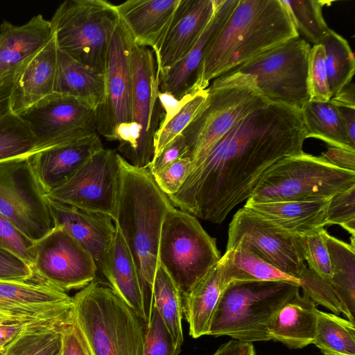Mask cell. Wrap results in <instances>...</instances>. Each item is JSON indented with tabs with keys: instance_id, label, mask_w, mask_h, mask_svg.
Returning <instances> with one entry per match:
<instances>
[{
	"instance_id": "cell-1",
	"label": "cell",
	"mask_w": 355,
	"mask_h": 355,
	"mask_svg": "<svg viewBox=\"0 0 355 355\" xmlns=\"http://www.w3.org/2000/svg\"><path fill=\"white\" fill-rule=\"evenodd\" d=\"M306 139L301 110L270 102L223 136L180 189L168 197L175 207L220 224L252 195L275 165L304 153Z\"/></svg>"
},
{
	"instance_id": "cell-2",
	"label": "cell",
	"mask_w": 355,
	"mask_h": 355,
	"mask_svg": "<svg viewBox=\"0 0 355 355\" xmlns=\"http://www.w3.org/2000/svg\"><path fill=\"white\" fill-rule=\"evenodd\" d=\"M118 160L121 178L114 221L137 268L148 327L153 309L154 279L160 266L162 228L167 213L174 206L148 167L134 166L119 154Z\"/></svg>"
},
{
	"instance_id": "cell-3",
	"label": "cell",
	"mask_w": 355,
	"mask_h": 355,
	"mask_svg": "<svg viewBox=\"0 0 355 355\" xmlns=\"http://www.w3.org/2000/svg\"><path fill=\"white\" fill-rule=\"evenodd\" d=\"M280 0H239L202 62L197 91L262 53L299 37Z\"/></svg>"
},
{
	"instance_id": "cell-4",
	"label": "cell",
	"mask_w": 355,
	"mask_h": 355,
	"mask_svg": "<svg viewBox=\"0 0 355 355\" xmlns=\"http://www.w3.org/2000/svg\"><path fill=\"white\" fill-rule=\"evenodd\" d=\"M73 299V319L93 355H142L143 322L108 286L94 281Z\"/></svg>"
},
{
	"instance_id": "cell-5",
	"label": "cell",
	"mask_w": 355,
	"mask_h": 355,
	"mask_svg": "<svg viewBox=\"0 0 355 355\" xmlns=\"http://www.w3.org/2000/svg\"><path fill=\"white\" fill-rule=\"evenodd\" d=\"M206 89L205 101L182 132L187 147L184 157L191 161V172L240 121L270 103L253 76L238 71L213 80Z\"/></svg>"
},
{
	"instance_id": "cell-6",
	"label": "cell",
	"mask_w": 355,
	"mask_h": 355,
	"mask_svg": "<svg viewBox=\"0 0 355 355\" xmlns=\"http://www.w3.org/2000/svg\"><path fill=\"white\" fill-rule=\"evenodd\" d=\"M300 293L297 284L282 281L232 284L222 292L208 335L252 343L271 340L270 327L280 307Z\"/></svg>"
},
{
	"instance_id": "cell-7",
	"label": "cell",
	"mask_w": 355,
	"mask_h": 355,
	"mask_svg": "<svg viewBox=\"0 0 355 355\" xmlns=\"http://www.w3.org/2000/svg\"><path fill=\"white\" fill-rule=\"evenodd\" d=\"M119 21L115 5L103 0H67L50 22L59 50L105 74L110 43Z\"/></svg>"
},
{
	"instance_id": "cell-8",
	"label": "cell",
	"mask_w": 355,
	"mask_h": 355,
	"mask_svg": "<svg viewBox=\"0 0 355 355\" xmlns=\"http://www.w3.org/2000/svg\"><path fill=\"white\" fill-rule=\"evenodd\" d=\"M353 185L355 171L304 152L275 165L246 202L327 200Z\"/></svg>"
},
{
	"instance_id": "cell-9",
	"label": "cell",
	"mask_w": 355,
	"mask_h": 355,
	"mask_svg": "<svg viewBox=\"0 0 355 355\" xmlns=\"http://www.w3.org/2000/svg\"><path fill=\"white\" fill-rule=\"evenodd\" d=\"M220 257L216 239L196 217L175 207L168 211L162 228L159 260L182 300Z\"/></svg>"
},
{
	"instance_id": "cell-10",
	"label": "cell",
	"mask_w": 355,
	"mask_h": 355,
	"mask_svg": "<svg viewBox=\"0 0 355 355\" xmlns=\"http://www.w3.org/2000/svg\"><path fill=\"white\" fill-rule=\"evenodd\" d=\"M131 122L125 142L118 146L130 164L146 168L155 154V137L163 118L158 99L159 76L151 49L132 43Z\"/></svg>"
},
{
	"instance_id": "cell-11",
	"label": "cell",
	"mask_w": 355,
	"mask_h": 355,
	"mask_svg": "<svg viewBox=\"0 0 355 355\" xmlns=\"http://www.w3.org/2000/svg\"><path fill=\"white\" fill-rule=\"evenodd\" d=\"M311 49L310 43L299 36L232 71L253 76L257 87L270 102L301 110L310 101L308 66Z\"/></svg>"
},
{
	"instance_id": "cell-12",
	"label": "cell",
	"mask_w": 355,
	"mask_h": 355,
	"mask_svg": "<svg viewBox=\"0 0 355 355\" xmlns=\"http://www.w3.org/2000/svg\"><path fill=\"white\" fill-rule=\"evenodd\" d=\"M0 215L35 243L55 227L28 157L0 163Z\"/></svg>"
},
{
	"instance_id": "cell-13",
	"label": "cell",
	"mask_w": 355,
	"mask_h": 355,
	"mask_svg": "<svg viewBox=\"0 0 355 355\" xmlns=\"http://www.w3.org/2000/svg\"><path fill=\"white\" fill-rule=\"evenodd\" d=\"M18 115L35 137V153L98 134L96 110L69 96L53 93Z\"/></svg>"
},
{
	"instance_id": "cell-14",
	"label": "cell",
	"mask_w": 355,
	"mask_h": 355,
	"mask_svg": "<svg viewBox=\"0 0 355 355\" xmlns=\"http://www.w3.org/2000/svg\"><path fill=\"white\" fill-rule=\"evenodd\" d=\"M120 178L118 153L103 148L46 197L84 211L107 215L114 220Z\"/></svg>"
},
{
	"instance_id": "cell-15",
	"label": "cell",
	"mask_w": 355,
	"mask_h": 355,
	"mask_svg": "<svg viewBox=\"0 0 355 355\" xmlns=\"http://www.w3.org/2000/svg\"><path fill=\"white\" fill-rule=\"evenodd\" d=\"M237 245L297 279L306 267L297 235L243 207L236 212L230 223L226 250Z\"/></svg>"
},
{
	"instance_id": "cell-16",
	"label": "cell",
	"mask_w": 355,
	"mask_h": 355,
	"mask_svg": "<svg viewBox=\"0 0 355 355\" xmlns=\"http://www.w3.org/2000/svg\"><path fill=\"white\" fill-rule=\"evenodd\" d=\"M34 253V273L57 289L67 293L97 280L90 254L59 225L35 243Z\"/></svg>"
},
{
	"instance_id": "cell-17",
	"label": "cell",
	"mask_w": 355,
	"mask_h": 355,
	"mask_svg": "<svg viewBox=\"0 0 355 355\" xmlns=\"http://www.w3.org/2000/svg\"><path fill=\"white\" fill-rule=\"evenodd\" d=\"M0 318L10 322L67 323L73 320V299L35 273L26 281L0 280Z\"/></svg>"
},
{
	"instance_id": "cell-18",
	"label": "cell",
	"mask_w": 355,
	"mask_h": 355,
	"mask_svg": "<svg viewBox=\"0 0 355 355\" xmlns=\"http://www.w3.org/2000/svg\"><path fill=\"white\" fill-rule=\"evenodd\" d=\"M133 40L119 21L113 33L105 69V98L96 110L98 134L112 141L115 130L131 122Z\"/></svg>"
},
{
	"instance_id": "cell-19",
	"label": "cell",
	"mask_w": 355,
	"mask_h": 355,
	"mask_svg": "<svg viewBox=\"0 0 355 355\" xmlns=\"http://www.w3.org/2000/svg\"><path fill=\"white\" fill-rule=\"evenodd\" d=\"M217 0H180L155 46L154 53L159 73L184 58L210 21Z\"/></svg>"
},
{
	"instance_id": "cell-20",
	"label": "cell",
	"mask_w": 355,
	"mask_h": 355,
	"mask_svg": "<svg viewBox=\"0 0 355 355\" xmlns=\"http://www.w3.org/2000/svg\"><path fill=\"white\" fill-rule=\"evenodd\" d=\"M49 204L55 225L62 226L83 246L95 263L97 277L107 282L110 252L116 234L114 220L51 199Z\"/></svg>"
},
{
	"instance_id": "cell-21",
	"label": "cell",
	"mask_w": 355,
	"mask_h": 355,
	"mask_svg": "<svg viewBox=\"0 0 355 355\" xmlns=\"http://www.w3.org/2000/svg\"><path fill=\"white\" fill-rule=\"evenodd\" d=\"M239 0H217L214 13L186 56L159 74V90L178 99L197 91L200 68L207 51L227 21Z\"/></svg>"
},
{
	"instance_id": "cell-22",
	"label": "cell",
	"mask_w": 355,
	"mask_h": 355,
	"mask_svg": "<svg viewBox=\"0 0 355 355\" xmlns=\"http://www.w3.org/2000/svg\"><path fill=\"white\" fill-rule=\"evenodd\" d=\"M103 148L99 135L37 152L28 158L46 196L67 182L95 153Z\"/></svg>"
},
{
	"instance_id": "cell-23",
	"label": "cell",
	"mask_w": 355,
	"mask_h": 355,
	"mask_svg": "<svg viewBox=\"0 0 355 355\" xmlns=\"http://www.w3.org/2000/svg\"><path fill=\"white\" fill-rule=\"evenodd\" d=\"M58 47L53 37L23 63L15 79L10 111L19 114L53 93Z\"/></svg>"
},
{
	"instance_id": "cell-24",
	"label": "cell",
	"mask_w": 355,
	"mask_h": 355,
	"mask_svg": "<svg viewBox=\"0 0 355 355\" xmlns=\"http://www.w3.org/2000/svg\"><path fill=\"white\" fill-rule=\"evenodd\" d=\"M180 0H128L115 6L119 20L133 42L155 46Z\"/></svg>"
},
{
	"instance_id": "cell-25",
	"label": "cell",
	"mask_w": 355,
	"mask_h": 355,
	"mask_svg": "<svg viewBox=\"0 0 355 355\" xmlns=\"http://www.w3.org/2000/svg\"><path fill=\"white\" fill-rule=\"evenodd\" d=\"M328 200L246 202L243 208L265 218L290 234L303 235L326 225Z\"/></svg>"
},
{
	"instance_id": "cell-26",
	"label": "cell",
	"mask_w": 355,
	"mask_h": 355,
	"mask_svg": "<svg viewBox=\"0 0 355 355\" xmlns=\"http://www.w3.org/2000/svg\"><path fill=\"white\" fill-rule=\"evenodd\" d=\"M53 36L50 21L42 15L21 26L3 21L0 25V76L35 54Z\"/></svg>"
},
{
	"instance_id": "cell-27",
	"label": "cell",
	"mask_w": 355,
	"mask_h": 355,
	"mask_svg": "<svg viewBox=\"0 0 355 355\" xmlns=\"http://www.w3.org/2000/svg\"><path fill=\"white\" fill-rule=\"evenodd\" d=\"M316 304L297 293L275 313L270 327L271 340L291 349L313 344L316 330Z\"/></svg>"
},
{
	"instance_id": "cell-28",
	"label": "cell",
	"mask_w": 355,
	"mask_h": 355,
	"mask_svg": "<svg viewBox=\"0 0 355 355\" xmlns=\"http://www.w3.org/2000/svg\"><path fill=\"white\" fill-rule=\"evenodd\" d=\"M53 93L74 97L96 110L105 98V77L58 49Z\"/></svg>"
},
{
	"instance_id": "cell-29",
	"label": "cell",
	"mask_w": 355,
	"mask_h": 355,
	"mask_svg": "<svg viewBox=\"0 0 355 355\" xmlns=\"http://www.w3.org/2000/svg\"><path fill=\"white\" fill-rule=\"evenodd\" d=\"M108 265L107 286L135 312L146 329L147 322L137 268L128 245L116 226Z\"/></svg>"
},
{
	"instance_id": "cell-30",
	"label": "cell",
	"mask_w": 355,
	"mask_h": 355,
	"mask_svg": "<svg viewBox=\"0 0 355 355\" xmlns=\"http://www.w3.org/2000/svg\"><path fill=\"white\" fill-rule=\"evenodd\" d=\"M218 263L223 291L232 284L247 282L282 281L300 286L298 279L284 273L239 245L226 250Z\"/></svg>"
},
{
	"instance_id": "cell-31",
	"label": "cell",
	"mask_w": 355,
	"mask_h": 355,
	"mask_svg": "<svg viewBox=\"0 0 355 355\" xmlns=\"http://www.w3.org/2000/svg\"><path fill=\"white\" fill-rule=\"evenodd\" d=\"M222 292L218 262L183 300V311L193 338L208 335Z\"/></svg>"
},
{
	"instance_id": "cell-32",
	"label": "cell",
	"mask_w": 355,
	"mask_h": 355,
	"mask_svg": "<svg viewBox=\"0 0 355 355\" xmlns=\"http://www.w3.org/2000/svg\"><path fill=\"white\" fill-rule=\"evenodd\" d=\"M325 240L331 261L332 277L329 281L347 319L354 323L355 246L331 236L324 229Z\"/></svg>"
},
{
	"instance_id": "cell-33",
	"label": "cell",
	"mask_w": 355,
	"mask_h": 355,
	"mask_svg": "<svg viewBox=\"0 0 355 355\" xmlns=\"http://www.w3.org/2000/svg\"><path fill=\"white\" fill-rule=\"evenodd\" d=\"M301 112L306 139L314 137L333 147L355 151L348 140L337 107L329 101L310 100Z\"/></svg>"
},
{
	"instance_id": "cell-34",
	"label": "cell",
	"mask_w": 355,
	"mask_h": 355,
	"mask_svg": "<svg viewBox=\"0 0 355 355\" xmlns=\"http://www.w3.org/2000/svg\"><path fill=\"white\" fill-rule=\"evenodd\" d=\"M69 322L28 324L4 347L2 355H60L62 328Z\"/></svg>"
},
{
	"instance_id": "cell-35",
	"label": "cell",
	"mask_w": 355,
	"mask_h": 355,
	"mask_svg": "<svg viewBox=\"0 0 355 355\" xmlns=\"http://www.w3.org/2000/svg\"><path fill=\"white\" fill-rule=\"evenodd\" d=\"M313 344L324 355H355L354 323L318 309Z\"/></svg>"
},
{
	"instance_id": "cell-36",
	"label": "cell",
	"mask_w": 355,
	"mask_h": 355,
	"mask_svg": "<svg viewBox=\"0 0 355 355\" xmlns=\"http://www.w3.org/2000/svg\"><path fill=\"white\" fill-rule=\"evenodd\" d=\"M153 297V306L156 308L173 342L181 347L183 343L182 298L174 282L161 266L154 279Z\"/></svg>"
},
{
	"instance_id": "cell-37",
	"label": "cell",
	"mask_w": 355,
	"mask_h": 355,
	"mask_svg": "<svg viewBox=\"0 0 355 355\" xmlns=\"http://www.w3.org/2000/svg\"><path fill=\"white\" fill-rule=\"evenodd\" d=\"M320 44L324 49L327 80L332 98L352 82L355 71L354 57L347 41L331 29Z\"/></svg>"
},
{
	"instance_id": "cell-38",
	"label": "cell",
	"mask_w": 355,
	"mask_h": 355,
	"mask_svg": "<svg viewBox=\"0 0 355 355\" xmlns=\"http://www.w3.org/2000/svg\"><path fill=\"white\" fill-rule=\"evenodd\" d=\"M35 137L19 115L9 112L0 118V163L35 153Z\"/></svg>"
},
{
	"instance_id": "cell-39",
	"label": "cell",
	"mask_w": 355,
	"mask_h": 355,
	"mask_svg": "<svg viewBox=\"0 0 355 355\" xmlns=\"http://www.w3.org/2000/svg\"><path fill=\"white\" fill-rule=\"evenodd\" d=\"M299 35L313 45L320 44L329 31L323 15L322 8L328 2L316 0H280Z\"/></svg>"
},
{
	"instance_id": "cell-40",
	"label": "cell",
	"mask_w": 355,
	"mask_h": 355,
	"mask_svg": "<svg viewBox=\"0 0 355 355\" xmlns=\"http://www.w3.org/2000/svg\"><path fill=\"white\" fill-rule=\"evenodd\" d=\"M297 235V241L307 268L320 277L330 281L332 270L329 251L322 236V230Z\"/></svg>"
},
{
	"instance_id": "cell-41",
	"label": "cell",
	"mask_w": 355,
	"mask_h": 355,
	"mask_svg": "<svg viewBox=\"0 0 355 355\" xmlns=\"http://www.w3.org/2000/svg\"><path fill=\"white\" fill-rule=\"evenodd\" d=\"M207 96V89L200 90L183 108L163 128L157 130L155 137V154L157 156L189 125Z\"/></svg>"
},
{
	"instance_id": "cell-42",
	"label": "cell",
	"mask_w": 355,
	"mask_h": 355,
	"mask_svg": "<svg viewBox=\"0 0 355 355\" xmlns=\"http://www.w3.org/2000/svg\"><path fill=\"white\" fill-rule=\"evenodd\" d=\"M298 279L304 296L315 304H320L329 309L334 314H343L341 304L329 281L318 276L307 266L300 275Z\"/></svg>"
},
{
	"instance_id": "cell-43",
	"label": "cell",
	"mask_w": 355,
	"mask_h": 355,
	"mask_svg": "<svg viewBox=\"0 0 355 355\" xmlns=\"http://www.w3.org/2000/svg\"><path fill=\"white\" fill-rule=\"evenodd\" d=\"M326 225H338L351 234L355 246V185L331 197L327 202Z\"/></svg>"
},
{
	"instance_id": "cell-44",
	"label": "cell",
	"mask_w": 355,
	"mask_h": 355,
	"mask_svg": "<svg viewBox=\"0 0 355 355\" xmlns=\"http://www.w3.org/2000/svg\"><path fill=\"white\" fill-rule=\"evenodd\" d=\"M308 86L310 100L326 102L331 99L324 49L322 44L311 46L308 66Z\"/></svg>"
},
{
	"instance_id": "cell-45",
	"label": "cell",
	"mask_w": 355,
	"mask_h": 355,
	"mask_svg": "<svg viewBox=\"0 0 355 355\" xmlns=\"http://www.w3.org/2000/svg\"><path fill=\"white\" fill-rule=\"evenodd\" d=\"M153 306L151 319L146 329L142 355H178L180 352Z\"/></svg>"
},
{
	"instance_id": "cell-46",
	"label": "cell",
	"mask_w": 355,
	"mask_h": 355,
	"mask_svg": "<svg viewBox=\"0 0 355 355\" xmlns=\"http://www.w3.org/2000/svg\"><path fill=\"white\" fill-rule=\"evenodd\" d=\"M34 245L35 242L0 215V250L17 257L33 268L35 259Z\"/></svg>"
},
{
	"instance_id": "cell-47",
	"label": "cell",
	"mask_w": 355,
	"mask_h": 355,
	"mask_svg": "<svg viewBox=\"0 0 355 355\" xmlns=\"http://www.w3.org/2000/svg\"><path fill=\"white\" fill-rule=\"evenodd\" d=\"M191 161L182 157L164 167L153 178L160 189L167 196L177 193L191 172Z\"/></svg>"
},
{
	"instance_id": "cell-48",
	"label": "cell",
	"mask_w": 355,
	"mask_h": 355,
	"mask_svg": "<svg viewBox=\"0 0 355 355\" xmlns=\"http://www.w3.org/2000/svg\"><path fill=\"white\" fill-rule=\"evenodd\" d=\"M33 276L31 266L17 257L0 250V280L26 281Z\"/></svg>"
},
{
	"instance_id": "cell-49",
	"label": "cell",
	"mask_w": 355,
	"mask_h": 355,
	"mask_svg": "<svg viewBox=\"0 0 355 355\" xmlns=\"http://www.w3.org/2000/svg\"><path fill=\"white\" fill-rule=\"evenodd\" d=\"M60 355H93L74 319L62 328Z\"/></svg>"
},
{
	"instance_id": "cell-50",
	"label": "cell",
	"mask_w": 355,
	"mask_h": 355,
	"mask_svg": "<svg viewBox=\"0 0 355 355\" xmlns=\"http://www.w3.org/2000/svg\"><path fill=\"white\" fill-rule=\"evenodd\" d=\"M187 153V147L182 135L176 137L162 152L153 159L148 168L152 175L173 162L184 157Z\"/></svg>"
},
{
	"instance_id": "cell-51",
	"label": "cell",
	"mask_w": 355,
	"mask_h": 355,
	"mask_svg": "<svg viewBox=\"0 0 355 355\" xmlns=\"http://www.w3.org/2000/svg\"><path fill=\"white\" fill-rule=\"evenodd\" d=\"M197 92L188 94L182 98L178 99L171 94L159 90L158 92V99L164 115L158 130L163 128L175 116L196 96Z\"/></svg>"
},
{
	"instance_id": "cell-52",
	"label": "cell",
	"mask_w": 355,
	"mask_h": 355,
	"mask_svg": "<svg viewBox=\"0 0 355 355\" xmlns=\"http://www.w3.org/2000/svg\"><path fill=\"white\" fill-rule=\"evenodd\" d=\"M24 62L0 76V118L10 112V98L15 79Z\"/></svg>"
},
{
	"instance_id": "cell-53",
	"label": "cell",
	"mask_w": 355,
	"mask_h": 355,
	"mask_svg": "<svg viewBox=\"0 0 355 355\" xmlns=\"http://www.w3.org/2000/svg\"><path fill=\"white\" fill-rule=\"evenodd\" d=\"M321 156L331 164L349 171H355V151L329 147Z\"/></svg>"
},
{
	"instance_id": "cell-54",
	"label": "cell",
	"mask_w": 355,
	"mask_h": 355,
	"mask_svg": "<svg viewBox=\"0 0 355 355\" xmlns=\"http://www.w3.org/2000/svg\"><path fill=\"white\" fill-rule=\"evenodd\" d=\"M255 349L251 343L230 340L222 345L213 355H255Z\"/></svg>"
},
{
	"instance_id": "cell-55",
	"label": "cell",
	"mask_w": 355,
	"mask_h": 355,
	"mask_svg": "<svg viewBox=\"0 0 355 355\" xmlns=\"http://www.w3.org/2000/svg\"><path fill=\"white\" fill-rule=\"evenodd\" d=\"M348 140L355 148V109L337 107Z\"/></svg>"
},
{
	"instance_id": "cell-56",
	"label": "cell",
	"mask_w": 355,
	"mask_h": 355,
	"mask_svg": "<svg viewBox=\"0 0 355 355\" xmlns=\"http://www.w3.org/2000/svg\"><path fill=\"white\" fill-rule=\"evenodd\" d=\"M34 323V322H33ZM30 323L1 322L0 323V351L9 344Z\"/></svg>"
},
{
	"instance_id": "cell-57",
	"label": "cell",
	"mask_w": 355,
	"mask_h": 355,
	"mask_svg": "<svg viewBox=\"0 0 355 355\" xmlns=\"http://www.w3.org/2000/svg\"><path fill=\"white\" fill-rule=\"evenodd\" d=\"M329 101L336 107H345L355 109V87L353 83L343 87Z\"/></svg>"
},
{
	"instance_id": "cell-58",
	"label": "cell",
	"mask_w": 355,
	"mask_h": 355,
	"mask_svg": "<svg viewBox=\"0 0 355 355\" xmlns=\"http://www.w3.org/2000/svg\"><path fill=\"white\" fill-rule=\"evenodd\" d=\"M1 322H7V321L0 318V323H1Z\"/></svg>"
},
{
	"instance_id": "cell-59",
	"label": "cell",
	"mask_w": 355,
	"mask_h": 355,
	"mask_svg": "<svg viewBox=\"0 0 355 355\" xmlns=\"http://www.w3.org/2000/svg\"><path fill=\"white\" fill-rule=\"evenodd\" d=\"M0 355H2V350L0 351Z\"/></svg>"
}]
</instances>
